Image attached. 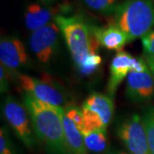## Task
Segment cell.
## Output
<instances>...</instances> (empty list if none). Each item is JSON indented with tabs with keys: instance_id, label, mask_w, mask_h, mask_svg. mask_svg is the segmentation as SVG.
I'll use <instances>...</instances> for the list:
<instances>
[{
	"instance_id": "ffe728a7",
	"label": "cell",
	"mask_w": 154,
	"mask_h": 154,
	"mask_svg": "<svg viewBox=\"0 0 154 154\" xmlns=\"http://www.w3.org/2000/svg\"><path fill=\"white\" fill-rule=\"evenodd\" d=\"M141 43L145 56L154 57V30L144 35L141 38Z\"/></svg>"
},
{
	"instance_id": "8992f818",
	"label": "cell",
	"mask_w": 154,
	"mask_h": 154,
	"mask_svg": "<svg viewBox=\"0 0 154 154\" xmlns=\"http://www.w3.org/2000/svg\"><path fill=\"white\" fill-rule=\"evenodd\" d=\"M116 133L128 152L150 154L142 116L134 113L118 122Z\"/></svg>"
},
{
	"instance_id": "7a4b0ae2",
	"label": "cell",
	"mask_w": 154,
	"mask_h": 154,
	"mask_svg": "<svg viewBox=\"0 0 154 154\" xmlns=\"http://www.w3.org/2000/svg\"><path fill=\"white\" fill-rule=\"evenodd\" d=\"M56 23L64 38L73 62L79 69L90 56L98 54L99 43L94 28L81 15H59Z\"/></svg>"
},
{
	"instance_id": "30bf717a",
	"label": "cell",
	"mask_w": 154,
	"mask_h": 154,
	"mask_svg": "<svg viewBox=\"0 0 154 154\" xmlns=\"http://www.w3.org/2000/svg\"><path fill=\"white\" fill-rule=\"evenodd\" d=\"M1 65L17 75L28 64V54L25 45L17 36H6L0 41Z\"/></svg>"
},
{
	"instance_id": "d6986e66",
	"label": "cell",
	"mask_w": 154,
	"mask_h": 154,
	"mask_svg": "<svg viewBox=\"0 0 154 154\" xmlns=\"http://www.w3.org/2000/svg\"><path fill=\"white\" fill-rule=\"evenodd\" d=\"M63 109H64V113L75 122V124L79 128V130L82 132V130L83 129V125H84L82 110L72 105H66L65 107H63Z\"/></svg>"
},
{
	"instance_id": "6da1fadb",
	"label": "cell",
	"mask_w": 154,
	"mask_h": 154,
	"mask_svg": "<svg viewBox=\"0 0 154 154\" xmlns=\"http://www.w3.org/2000/svg\"><path fill=\"white\" fill-rule=\"evenodd\" d=\"M23 105L28 110L36 137L51 154H70L65 140L63 107L49 105L23 94Z\"/></svg>"
},
{
	"instance_id": "4fadbf2b",
	"label": "cell",
	"mask_w": 154,
	"mask_h": 154,
	"mask_svg": "<svg viewBox=\"0 0 154 154\" xmlns=\"http://www.w3.org/2000/svg\"><path fill=\"white\" fill-rule=\"evenodd\" d=\"M96 38L99 45L110 51H122L128 43V38L116 22H110L104 27L94 28Z\"/></svg>"
},
{
	"instance_id": "9a60e30c",
	"label": "cell",
	"mask_w": 154,
	"mask_h": 154,
	"mask_svg": "<svg viewBox=\"0 0 154 154\" xmlns=\"http://www.w3.org/2000/svg\"><path fill=\"white\" fill-rule=\"evenodd\" d=\"M82 135L88 152L99 154L108 150L107 129L98 128L85 133Z\"/></svg>"
},
{
	"instance_id": "7402d4cb",
	"label": "cell",
	"mask_w": 154,
	"mask_h": 154,
	"mask_svg": "<svg viewBox=\"0 0 154 154\" xmlns=\"http://www.w3.org/2000/svg\"><path fill=\"white\" fill-rule=\"evenodd\" d=\"M146 62L148 65L149 69L151 73L152 74V76L154 78V57H146Z\"/></svg>"
},
{
	"instance_id": "ac0fdd59",
	"label": "cell",
	"mask_w": 154,
	"mask_h": 154,
	"mask_svg": "<svg viewBox=\"0 0 154 154\" xmlns=\"http://www.w3.org/2000/svg\"><path fill=\"white\" fill-rule=\"evenodd\" d=\"M0 154H17L10 133L5 127H2L0 130Z\"/></svg>"
},
{
	"instance_id": "603a6c76",
	"label": "cell",
	"mask_w": 154,
	"mask_h": 154,
	"mask_svg": "<svg viewBox=\"0 0 154 154\" xmlns=\"http://www.w3.org/2000/svg\"><path fill=\"white\" fill-rule=\"evenodd\" d=\"M105 154H130L128 152H125V151H122V150H119V149H116V148H111L108 149L106 152H105Z\"/></svg>"
},
{
	"instance_id": "8fae6325",
	"label": "cell",
	"mask_w": 154,
	"mask_h": 154,
	"mask_svg": "<svg viewBox=\"0 0 154 154\" xmlns=\"http://www.w3.org/2000/svg\"><path fill=\"white\" fill-rule=\"evenodd\" d=\"M127 98L134 102H145L154 96V78L150 69L130 71L127 77Z\"/></svg>"
},
{
	"instance_id": "2e32d148",
	"label": "cell",
	"mask_w": 154,
	"mask_h": 154,
	"mask_svg": "<svg viewBox=\"0 0 154 154\" xmlns=\"http://www.w3.org/2000/svg\"><path fill=\"white\" fill-rule=\"evenodd\" d=\"M89 10L101 15L109 16L115 13L117 7V0H81Z\"/></svg>"
},
{
	"instance_id": "277c9868",
	"label": "cell",
	"mask_w": 154,
	"mask_h": 154,
	"mask_svg": "<svg viewBox=\"0 0 154 154\" xmlns=\"http://www.w3.org/2000/svg\"><path fill=\"white\" fill-rule=\"evenodd\" d=\"M113 98L108 94L93 93L84 101L82 108L83 129L82 134L98 128L107 129L114 115Z\"/></svg>"
},
{
	"instance_id": "9c48e42d",
	"label": "cell",
	"mask_w": 154,
	"mask_h": 154,
	"mask_svg": "<svg viewBox=\"0 0 154 154\" xmlns=\"http://www.w3.org/2000/svg\"><path fill=\"white\" fill-rule=\"evenodd\" d=\"M70 6L68 4H44L41 2L31 3L26 6L23 13L24 25L31 33L55 22L59 15H67Z\"/></svg>"
},
{
	"instance_id": "ba28073f",
	"label": "cell",
	"mask_w": 154,
	"mask_h": 154,
	"mask_svg": "<svg viewBox=\"0 0 154 154\" xmlns=\"http://www.w3.org/2000/svg\"><path fill=\"white\" fill-rule=\"evenodd\" d=\"M60 33L56 22L31 33L28 38L29 47L41 63L46 64L54 57L60 42Z\"/></svg>"
},
{
	"instance_id": "44dd1931",
	"label": "cell",
	"mask_w": 154,
	"mask_h": 154,
	"mask_svg": "<svg viewBox=\"0 0 154 154\" xmlns=\"http://www.w3.org/2000/svg\"><path fill=\"white\" fill-rule=\"evenodd\" d=\"M11 75L12 73L6 69L3 65L0 66V88L2 94L6 93L9 89Z\"/></svg>"
},
{
	"instance_id": "5bb4252c",
	"label": "cell",
	"mask_w": 154,
	"mask_h": 154,
	"mask_svg": "<svg viewBox=\"0 0 154 154\" xmlns=\"http://www.w3.org/2000/svg\"><path fill=\"white\" fill-rule=\"evenodd\" d=\"M63 122L67 146L70 154H88L84 138L75 122L64 113H63Z\"/></svg>"
},
{
	"instance_id": "5b68a950",
	"label": "cell",
	"mask_w": 154,
	"mask_h": 154,
	"mask_svg": "<svg viewBox=\"0 0 154 154\" xmlns=\"http://www.w3.org/2000/svg\"><path fill=\"white\" fill-rule=\"evenodd\" d=\"M4 118L12 131L28 148L35 145V133L26 106L17 102L12 97H6L2 106Z\"/></svg>"
},
{
	"instance_id": "7c38bea8",
	"label": "cell",
	"mask_w": 154,
	"mask_h": 154,
	"mask_svg": "<svg viewBox=\"0 0 154 154\" xmlns=\"http://www.w3.org/2000/svg\"><path fill=\"white\" fill-rule=\"evenodd\" d=\"M136 57H134L124 51H119L111 61L110 66V78L107 84V94L113 98L122 82L128 77L132 70Z\"/></svg>"
},
{
	"instance_id": "cb8c5ba5",
	"label": "cell",
	"mask_w": 154,
	"mask_h": 154,
	"mask_svg": "<svg viewBox=\"0 0 154 154\" xmlns=\"http://www.w3.org/2000/svg\"><path fill=\"white\" fill-rule=\"evenodd\" d=\"M59 0H38V2H41V3H44V4H53V3H56Z\"/></svg>"
},
{
	"instance_id": "52a82bcc",
	"label": "cell",
	"mask_w": 154,
	"mask_h": 154,
	"mask_svg": "<svg viewBox=\"0 0 154 154\" xmlns=\"http://www.w3.org/2000/svg\"><path fill=\"white\" fill-rule=\"evenodd\" d=\"M16 77L23 94L49 105L65 107L66 95L53 82L38 79L21 73L17 74Z\"/></svg>"
},
{
	"instance_id": "e0dca14e",
	"label": "cell",
	"mask_w": 154,
	"mask_h": 154,
	"mask_svg": "<svg viewBox=\"0 0 154 154\" xmlns=\"http://www.w3.org/2000/svg\"><path fill=\"white\" fill-rule=\"evenodd\" d=\"M142 118L146 133L150 154H154V106H150L144 111Z\"/></svg>"
},
{
	"instance_id": "3957f363",
	"label": "cell",
	"mask_w": 154,
	"mask_h": 154,
	"mask_svg": "<svg viewBox=\"0 0 154 154\" xmlns=\"http://www.w3.org/2000/svg\"><path fill=\"white\" fill-rule=\"evenodd\" d=\"M115 22L131 42L152 31L154 0H123L117 5Z\"/></svg>"
}]
</instances>
